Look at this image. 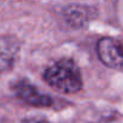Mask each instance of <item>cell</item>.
<instances>
[{
  "instance_id": "cell-1",
  "label": "cell",
  "mask_w": 123,
  "mask_h": 123,
  "mask_svg": "<svg viewBox=\"0 0 123 123\" xmlns=\"http://www.w3.org/2000/svg\"><path fill=\"white\" fill-rule=\"evenodd\" d=\"M45 82L61 93H77L82 88V77L79 67L71 59H62L49 66L43 74Z\"/></svg>"
},
{
  "instance_id": "cell-2",
  "label": "cell",
  "mask_w": 123,
  "mask_h": 123,
  "mask_svg": "<svg viewBox=\"0 0 123 123\" xmlns=\"http://www.w3.org/2000/svg\"><path fill=\"white\" fill-rule=\"evenodd\" d=\"M99 60L108 67L123 69V40L115 37H103L97 43Z\"/></svg>"
},
{
  "instance_id": "cell-3",
  "label": "cell",
  "mask_w": 123,
  "mask_h": 123,
  "mask_svg": "<svg viewBox=\"0 0 123 123\" xmlns=\"http://www.w3.org/2000/svg\"><path fill=\"white\" fill-rule=\"evenodd\" d=\"M12 88H13L16 96L20 100H23L24 103H26L31 106L48 108L53 104L51 97H49L44 93H41V91H38L34 85H31L28 81L19 80L13 85Z\"/></svg>"
},
{
  "instance_id": "cell-4",
  "label": "cell",
  "mask_w": 123,
  "mask_h": 123,
  "mask_svg": "<svg viewBox=\"0 0 123 123\" xmlns=\"http://www.w3.org/2000/svg\"><path fill=\"white\" fill-rule=\"evenodd\" d=\"M19 49L20 44L16 37L0 35V73L7 72L13 67Z\"/></svg>"
},
{
  "instance_id": "cell-5",
  "label": "cell",
  "mask_w": 123,
  "mask_h": 123,
  "mask_svg": "<svg viewBox=\"0 0 123 123\" xmlns=\"http://www.w3.org/2000/svg\"><path fill=\"white\" fill-rule=\"evenodd\" d=\"M63 19L68 25L74 29H80L88 24V22L93 17V11L91 7L86 5L72 4L63 8L62 11Z\"/></svg>"
},
{
  "instance_id": "cell-6",
  "label": "cell",
  "mask_w": 123,
  "mask_h": 123,
  "mask_svg": "<svg viewBox=\"0 0 123 123\" xmlns=\"http://www.w3.org/2000/svg\"><path fill=\"white\" fill-rule=\"evenodd\" d=\"M22 123H49L44 118H40V117H30V118H25L23 120Z\"/></svg>"
},
{
  "instance_id": "cell-7",
  "label": "cell",
  "mask_w": 123,
  "mask_h": 123,
  "mask_svg": "<svg viewBox=\"0 0 123 123\" xmlns=\"http://www.w3.org/2000/svg\"><path fill=\"white\" fill-rule=\"evenodd\" d=\"M1 2H2V0H0V4H1Z\"/></svg>"
}]
</instances>
